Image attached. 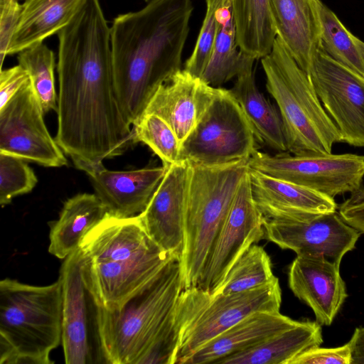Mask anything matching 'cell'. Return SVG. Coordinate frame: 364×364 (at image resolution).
I'll use <instances>...</instances> for the list:
<instances>
[{"instance_id": "6da1fadb", "label": "cell", "mask_w": 364, "mask_h": 364, "mask_svg": "<svg viewBox=\"0 0 364 364\" xmlns=\"http://www.w3.org/2000/svg\"><path fill=\"white\" fill-rule=\"evenodd\" d=\"M58 36L56 142L77 168L123 154L137 142L117 96L111 30L99 0H82Z\"/></svg>"}, {"instance_id": "7a4b0ae2", "label": "cell", "mask_w": 364, "mask_h": 364, "mask_svg": "<svg viewBox=\"0 0 364 364\" xmlns=\"http://www.w3.org/2000/svg\"><path fill=\"white\" fill-rule=\"evenodd\" d=\"M192 0H150L117 16L111 30L114 80L121 109L132 126L164 82L181 69Z\"/></svg>"}, {"instance_id": "3957f363", "label": "cell", "mask_w": 364, "mask_h": 364, "mask_svg": "<svg viewBox=\"0 0 364 364\" xmlns=\"http://www.w3.org/2000/svg\"><path fill=\"white\" fill-rule=\"evenodd\" d=\"M184 289L180 259L173 258L120 307L96 304L102 351L108 364H174L179 331L176 309Z\"/></svg>"}, {"instance_id": "277c9868", "label": "cell", "mask_w": 364, "mask_h": 364, "mask_svg": "<svg viewBox=\"0 0 364 364\" xmlns=\"http://www.w3.org/2000/svg\"><path fill=\"white\" fill-rule=\"evenodd\" d=\"M62 285L0 282V364H53L62 341Z\"/></svg>"}, {"instance_id": "5b68a950", "label": "cell", "mask_w": 364, "mask_h": 364, "mask_svg": "<svg viewBox=\"0 0 364 364\" xmlns=\"http://www.w3.org/2000/svg\"><path fill=\"white\" fill-rule=\"evenodd\" d=\"M266 87L281 114L287 151L294 155L332 153L341 142L336 126L325 111L309 75L277 36L269 54L261 58Z\"/></svg>"}, {"instance_id": "8992f818", "label": "cell", "mask_w": 364, "mask_h": 364, "mask_svg": "<svg viewBox=\"0 0 364 364\" xmlns=\"http://www.w3.org/2000/svg\"><path fill=\"white\" fill-rule=\"evenodd\" d=\"M249 159L227 164L191 165L181 257L184 289L197 287L225 223Z\"/></svg>"}, {"instance_id": "52a82bcc", "label": "cell", "mask_w": 364, "mask_h": 364, "mask_svg": "<svg viewBox=\"0 0 364 364\" xmlns=\"http://www.w3.org/2000/svg\"><path fill=\"white\" fill-rule=\"evenodd\" d=\"M282 291L277 277L245 291L210 295L197 287L182 291L176 305L180 324L174 364L247 316L259 311L278 312Z\"/></svg>"}, {"instance_id": "ba28073f", "label": "cell", "mask_w": 364, "mask_h": 364, "mask_svg": "<svg viewBox=\"0 0 364 364\" xmlns=\"http://www.w3.org/2000/svg\"><path fill=\"white\" fill-rule=\"evenodd\" d=\"M256 138L230 90L218 87L205 114L181 145V159L191 165L214 166L250 159Z\"/></svg>"}, {"instance_id": "9c48e42d", "label": "cell", "mask_w": 364, "mask_h": 364, "mask_svg": "<svg viewBox=\"0 0 364 364\" xmlns=\"http://www.w3.org/2000/svg\"><path fill=\"white\" fill-rule=\"evenodd\" d=\"M261 213L268 240L297 256L324 258L339 266L344 255L355 248L361 234L338 211L318 215Z\"/></svg>"}, {"instance_id": "30bf717a", "label": "cell", "mask_w": 364, "mask_h": 364, "mask_svg": "<svg viewBox=\"0 0 364 364\" xmlns=\"http://www.w3.org/2000/svg\"><path fill=\"white\" fill-rule=\"evenodd\" d=\"M248 164L250 168L333 198L358 190L364 177V155L355 154L270 155L257 151Z\"/></svg>"}, {"instance_id": "8fae6325", "label": "cell", "mask_w": 364, "mask_h": 364, "mask_svg": "<svg viewBox=\"0 0 364 364\" xmlns=\"http://www.w3.org/2000/svg\"><path fill=\"white\" fill-rule=\"evenodd\" d=\"M58 279L62 285V345L67 364L106 363L96 319V304L82 274L80 247L63 262Z\"/></svg>"}, {"instance_id": "7c38bea8", "label": "cell", "mask_w": 364, "mask_h": 364, "mask_svg": "<svg viewBox=\"0 0 364 364\" xmlns=\"http://www.w3.org/2000/svg\"><path fill=\"white\" fill-rule=\"evenodd\" d=\"M43 114L29 79L0 109V153L47 167L67 165L64 152L48 131Z\"/></svg>"}, {"instance_id": "4fadbf2b", "label": "cell", "mask_w": 364, "mask_h": 364, "mask_svg": "<svg viewBox=\"0 0 364 364\" xmlns=\"http://www.w3.org/2000/svg\"><path fill=\"white\" fill-rule=\"evenodd\" d=\"M309 78L341 142L364 147V79L320 48Z\"/></svg>"}, {"instance_id": "5bb4252c", "label": "cell", "mask_w": 364, "mask_h": 364, "mask_svg": "<svg viewBox=\"0 0 364 364\" xmlns=\"http://www.w3.org/2000/svg\"><path fill=\"white\" fill-rule=\"evenodd\" d=\"M264 235L249 171L240 182L197 287L213 294L238 258Z\"/></svg>"}, {"instance_id": "9a60e30c", "label": "cell", "mask_w": 364, "mask_h": 364, "mask_svg": "<svg viewBox=\"0 0 364 364\" xmlns=\"http://www.w3.org/2000/svg\"><path fill=\"white\" fill-rule=\"evenodd\" d=\"M173 258L176 257L161 248L123 262H89L82 257V279L95 304L113 310L149 283Z\"/></svg>"}, {"instance_id": "2e32d148", "label": "cell", "mask_w": 364, "mask_h": 364, "mask_svg": "<svg viewBox=\"0 0 364 364\" xmlns=\"http://www.w3.org/2000/svg\"><path fill=\"white\" fill-rule=\"evenodd\" d=\"M191 172L186 161L168 166L146 208L139 215L155 243L180 260Z\"/></svg>"}, {"instance_id": "e0dca14e", "label": "cell", "mask_w": 364, "mask_h": 364, "mask_svg": "<svg viewBox=\"0 0 364 364\" xmlns=\"http://www.w3.org/2000/svg\"><path fill=\"white\" fill-rule=\"evenodd\" d=\"M78 169L89 176L95 195L109 214L131 217L145 210L167 168L146 167L131 171H110L102 162Z\"/></svg>"}, {"instance_id": "ac0fdd59", "label": "cell", "mask_w": 364, "mask_h": 364, "mask_svg": "<svg viewBox=\"0 0 364 364\" xmlns=\"http://www.w3.org/2000/svg\"><path fill=\"white\" fill-rule=\"evenodd\" d=\"M218 89L181 69L159 87L144 113L164 119L182 145L213 102Z\"/></svg>"}, {"instance_id": "d6986e66", "label": "cell", "mask_w": 364, "mask_h": 364, "mask_svg": "<svg viewBox=\"0 0 364 364\" xmlns=\"http://www.w3.org/2000/svg\"><path fill=\"white\" fill-rule=\"evenodd\" d=\"M294 294L314 311L316 321L330 326L346 299V285L340 266L324 258L297 256L289 267Z\"/></svg>"}, {"instance_id": "ffe728a7", "label": "cell", "mask_w": 364, "mask_h": 364, "mask_svg": "<svg viewBox=\"0 0 364 364\" xmlns=\"http://www.w3.org/2000/svg\"><path fill=\"white\" fill-rule=\"evenodd\" d=\"M322 4L321 0H271L277 36L309 77L321 46Z\"/></svg>"}, {"instance_id": "44dd1931", "label": "cell", "mask_w": 364, "mask_h": 364, "mask_svg": "<svg viewBox=\"0 0 364 364\" xmlns=\"http://www.w3.org/2000/svg\"><path fill=\"white\" fill-rule=\"evenodd\" d=\"M298 323L279 311L252 314L198 348L182 364H217L220 360L248 350Z\"/></svg>"}, {"instance_id": "7402d4cb", "label": "cell", "mask_w": 364, "mask_h": 364, "mask_svg": "<svg viewBox=\"0 0 364 364\" xmlns=\"http://www.w3.org/2000/svg\"><path fill=\"white\" fill-rule=\"evenodd\" d=\"M249 176L254 200L261 212L318 215L338 210L334 198L314 190L250 168Z\"/></svg>"}, {"instance_id": "603a6c76", "label": "cell", "mask_w": 364, "mask_h": 364, "mask_svg": "<svg viewBox=\"0 0 364 364\" xmlns=\"http://www.w3.org/2000/svg\"><path fill=\"white\" fill-rule=\"evenodd\" d=\"M107 213L95 193H78L68 198L58 219L50 223L49 253L65 259L79 248L86 233Z\"/></svg>"}, {"instance_id": "cb8c5ba5", "label": "cell", "mask_w": 364, "mask_h": 364, "mask_svg": "<svg viewBox=\"0 0 364 364\" xmlns=\"http://www.w3.org/2000/svg\"><path fill=\"white\" fill-rule=\"evenodd\" d=\"M82 0H23L8 55L18 53L66 26Z\"/></svg>"}, {"instance_id": "d4e9b609", "label": "cell", "mask_w": 364, "mask_h": 364, "mask_svg": "<svg viewBox=\"0 0 364 364\" xmlns=\"http://www.w3.org/2000/svg\"><path fill=\"white\" fill-rule=\"evenodd\" d=\"M323 343L321 325L303 321L257 346L226 357L217 364H289L311 348Z\"/></svg>"}, {"instance_id": "484cf974", "label": "cell", "mask_w": 364, "mask_h": 364, "mask_svg": "<svg viewBox=\"0 0 364 364\" xmlns=\"http://www.w3.org/2000/svg\"><path fill=\"white\" fill-rule=\"evenodd\" d=\"M216 17L218 31L201 78L212 87H221L233 77L252 70L255 59L237 46L231 0H220Z\"/></svg>"}, {"instance_id": "4316f807", "label": "cell", "mask_w": 364, "mask_h": 364, "mask_svg": "<svg viewBox=\"0 0 364 364\" xmlns=\"http://www.w3.org/2000/svg\"><path fill=\"white\" fill-rule=\"evenodd\" d=\"M230 90L247 118L256 139L279 153L287 151L279 111L257 87L253 70L238 75Z\"/></svg>"}, {"instance_id": "83f0119b", "label": "cell", "mask_w": 364, "mask_h": 364, "mask_svg": "<svg viewBox=\"0 0 364 364\" xmlns=\"http://www.w3.org/2000/svg\"><path fill=\"white\" fill-rule=\"evenodd\" d=\"M240 50L255 60L270 53L277 37L271 0H231Z\"/></svg>"}, {"instance_id": "f1b7e54d", "label": "cell", "mask_w": 364, "mask_h": 364, "mask_svg": "<svg viewBox=\"0 0 364 364\" xmlns=\"http://www.w3.org/2000/svg\"><path fill=\"white\" fill-rule=\"evenodd\" d=\"M322 49L335 61L364 79V42L350 33L323 3L321 11Z\"/></svg>"}, {"instance_id": "f546056e", "label": "cell", "mask_w": 364, "mask_h": 364, "mask_svg": "<svg viewBox=\"0 0 364 364\" xmlns=\"http://www.w3.org/2000/svg\"><path fill=\"white\" fill-rule=\"evenodd\" d=\"M277 277L271 259L261 246L252 245L232 265L213 296L247 291L267 284Z\"/></svg>"}, {"instance_id": "4dcf8cb0", "label": "cell", "mask_w": 364, "mask_h": 364, "mask_svg": "<svg viewBox=\"0 0 364 364\" xmlns=\"http://www.w3.org/2000/svg\"><path fill=\"white\" fill-rule=\"evenodd\" d=\"M18 64L28 73L33 90L45 113L58 109L55 88L53 52L44 43L28 47L18 53Z\"/></svg>"}, {"instance_id": "1f68e13d", "label": "cell", "mask_w": 364, "mask_h": 364, "mask_svg": "<svg viewBox=\"0 0 364 364\" xmlns=\"http://www.w3.org/2000/svg\"><path fill=\"white\" fill-rule=\"evenodd\" d=\"M136 142L147 145L161 160L163 166L181 161V144L171 126L161 117L144 113L132 125Z\"/></svg>"}, {"instance_id": "d6a6232c", "label": "cell", "mask_w": 364, "mask_h": 364, "mask_svg": "<svg viewBox=\"0 0 364 364\" xmlns=\"http://www.w3.org/2000/svg\"><path fill=\"white\" fill-rule=\"evenodd\" d=\"M38 182L26 161L0 153V204L3 207L14 198L31 192Z\"/></svg>"}, {"instance_id": "836d02e7", "label": "cell", "mask_w": 364, "mask_h": 364, "mask_svg": "<svg viewBox=\"0 0 364 364\" xmlns=\"http://www.w3.org/2000/svg\"><path fill=\"white\" fill-rule=\"evenodd\" d=\"M205 1L206 9L204 19L193 53L186 60L183 68L200 78L210 58L218 31L216 11L220 0Z\"/></svg>"}, {"instance_id": "e575fe53", "label": "cell", "mask_w": 364, "mask_h": 364, "mask_svg": "<svg viewBox=\"0 0 364 364\" xmlns=\"http://www.w3.org/2000/svg\"><path fill=\"white\" fill-rule=\"evenodd\" d=\"M352 346L349 341L335 348H311L293 358L289 364H352Z\"/></svg>"}, {"instance_id": "d590c367", "label": "cell", "mask_w": 364, "mask_h": 364, "mask_svg": "<svg viewBox=\"0 0 364 364\" xmlns=\"http://www.w3.org/2000/svg\"><path fill=\"white\" fill-rule=\"evenodd\" d=\"M22 11L18 0H0V63L1 70Z\"/></svg>"}, {"instance_id": "8d00e7d4", "label": "cell", "mask_w": 364, "mask_h": 364, "mask_svg": "<svg viewBox=\"0 0 364 364\" xmlns=\"http://www.w3.org/2000/svg\"><path fill=\"white\" fill-rule=\"evenodd\" d=\"M27 71L18 65L1 70L0 72V109L29 80Z\"/></svg>"}, {"instance_id": "74e56055", "label": "cell", "mask_w": 364, "mask_h": 364, "mask_svg": "<svg viewBox=\"0 0 364 364\" xmlns=\"http://www.w3.org/2000/svg\"><path fill=\"white\" fill-rule=\"evenodd\" d=\"M350 341L352 346V364H364V327L356 328Z\"/></svg>"}, {"instance_id": "f35d334b", "label": "cell", "mask_w": 364, "mask_h": 364, "mask_svg": "<svg viewBox=\"0 0 364 364\" xmlns=\"http://www.w3.org/2000/svg\"><path fill=\"white\" fill-rule=\"evenodd\" d=\"M145 1H150V0H145Z\"/></svg>"}, {"instance_id": "ab89813d", "label": "cell", "mask_w": 364, "mask_h": 364, "mask_svg": "<svg viewBox=\"0 0 364 364\" xmlns=\"http://www.w3.org/2000/svg\"><path fill=\"white\" fill-rule=\"evenodd\" d=\"M363 53H364V48H363Z\"/></svg>"}]
</instances>
